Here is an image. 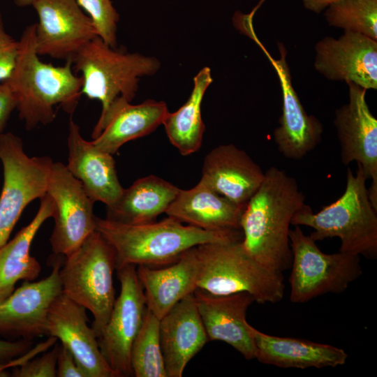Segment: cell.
<instances>
[{"label": "cell", "instance_id": "6da1fadb", "mask_svg": "<svg viewBox=\"0 0 377 377\" xmlns=\"http://www.w3.org/2000/svg\"><path fill=\"white\" fill-rule=\"evenodd\" d=\"M296 179L271 166L246 203L240 219L243 250L263 266L279 272L291 265L289 232L294 215L305 207Z\"/></svg>", "mask_w": 377, "mask_h": 377}, {"label": "cell", "instance_id": "7a4b0ae2", "mask_svg": "<svg viewBox=\"0 0 377 377\" xmlns=\"http://www.w3.org/2000/svg\"><path fill=\"white\" fill-rule=\"evenodd\" d=\"M96 230L112 245L117 267L128 265L162 267L186 251L207 243L239 242V229L207 230L168 216L160 221L126 224L96 217Z\"/></svg>", "mask_w": 377, "mask_h": 377}, {"label": "cell", "instance_id": "3957f363", "mask_svg": "<svg viewBox=\"0 0 377 377\" xmlns=\"http://www.w3.org/2000/svg\"><path fill=\"white\" fill-rule=\"evenodd\" d=\"M6 82L15 97L19 117L29 130L52 122L57 105L72 114L82 95V78L74 73L71 61L56 66L39 58L35 24L23 31L15 67Z\"/></svg>", "mask_w": 377, "mask_h": 377}, {"label": "cell", "instance_id": "277c9868", "mask_svg": "<svg viewBox=\"0 0 377 377\" xmlns=\"http://www.w3.org/2000/svg\"><path fill=\"white\" fill-rule=\"evenodd\" d=\"M367 180L359 165L355 174L348 168L341 196L317 213L306 205L294 215L291 225L313 228L310 237L316 242L339 238V251L376 259L377 209L369 200Z\"/></svg>", "mask_w": 377, "mask_h": 377}, {"label": "cell", "instance_id": "5b68a950", "mask_svg": "<svg viewBox=\"0 0 377 377\" xmlns=\"http://www.w3.org/2000/svg\"><path fill=\"white\" fill-rule=\"evenodd\" d=\"M240 242L195 246L199 263L197 289L214 295L246 292L259 304L280 302L285 291L283 273L252 258Z\"/></svg>", "mask_w": 377, "mask_h": 377}, {"label": "cell", "instance_id": "8992f818", "mask_svg": "<svg viewBox=\"0 0 377 377\" xmlns=\"http://www.w3.org/2000/svg\"><path fill=\"white\" fill-rule=\"evenodd\" d=\"M160 67L156 58L112 47L98 36L88 43L73 61V69L81 74L82 94L102 105L100 117L119 97L131 102L140 78L154 75Z\"/></svg>", "mask_w": 377, "mask_h": 377}, {"label": "cell", "instance_id": "52a82bcc", "mask_svg": "<svg viewBox=\"0 0 377 377\" xmlns=\"http://www.w3.org/2000/svg\"><path fill=\"white\" fill-rule=\"evenodd\" d=\"M59 269L62 293L88 309L98 337L107 324L115 302L113 272L116 253L98 231L89 235Z\"/></svg>", "mask_w": 377, "mask_h": 377}, {"label": "cell", "instance_id": "ba28073f", "mask_svg": "<svg viewBox=\"0 0 377 377\" xmlns=\"http://www.w3.org/2000/svg\"><path fill=\"white\" fill-rule=\"evenodd\" d=\"M292 253L290 300L302 304L327 293H341L362 274L359 256L339 251L327 254L300 226L289 232Z\"/></svg>", "mask_w": 377, "mask_h": 377}, {"label": "cell", "instance_id": "9c48e42d", "mask_svg": "<svg viewBox=\"0 0 377 377\" xmlns=\"http://www.w3.org/2000/svg\"><path fill=\"white\" fill-rule=\"evenodd\" d=\"M3 184L0 195V246L5 244L23 210L47 192L53 161L47 156L29 157L20 138L0 133Z\"/></svg>", "mask_w": 377, "mask_h": 377}, {"label": "cell", "instance_id": "30bf717a", "mask_svg": "<svg viewBox=\"0 0 377 377\" xmlns=\"http://www.w3.org/2000/svg\"><path fill=\"white\" fill-rule=\"evenodd\" d=\"M121 290L109 320L97 337L101 352L116 377L133 376L131 350L147 311L136 266L117 269Z\"/></svg>", "mask_w": 377, "mask_h": 377}, {"label": "cell", "instance_id": "8fae6325", "mask_svg": "<svg viewBox=\"0 0 377 377\" xmlns=\"http://www.w3.org/2000/svg\"><path fill=\"white\" fill-rule=\"evenodd\" d=\"M46 193L54 205V226L50 237L52 251L66 257L96 230L95 202L66 165L61 162L52 164Z\"/></svg>", "mask_w": 377, "mask_h": 377}, {"label": "cell", "instance_id": "7c38bea8", "mask_svg": "<svg viewBox=\"0 0 377 377\" xmlns=\"http://www.w3.org/2000/svg\"><path fill=\"white\" fill-rule=\"evenodd\" d=\"M349 101L335 111L334 124L340 145L341 161L356 162L367 179L369 200L377 209V119L367 103L366 89L346 82Z\"/></svg>", "mask_w": 377, "mask_h": 377}, {"label": "cell", "instance_id": "4fadbf2b", "mask_svg": "<svg viewBox=\"0 0 377 377\" xmlns=\"http://www.w3.org/2000/svg\"><path fill=\"white\" fill-rule=\"evenodd\" d=\"M36 50L39 56L71 61L98 36L94 25L76 0H36Z\"/></svg>", "mask_w": 377, "mask_h": 377}, {"label": "cell", "instance_id": "5bb4252c", "mask_svg": "<svg viewBox=\"0 0 377 377\" xmlns=\"http://www.w3.org/2000/svg\"><path fill=\"white\" fill-rule=\"evenodd\" d=\"M60 267L59 258L48 276L35 282L24 281L20 287L0 302V334L29 341L47 335L49 309L62 293Z\"/></svg>", "mask_w": 377, "mask_h": 377}, {"label": "cell", "instance_id": "9a60e30c", "mask_svg": "<svg viewBox=\"0 0 377 377\" xmlns=\"http://www.w3.org/2000/svg\"><path fill=\"white\" fill-rule=\"evenodd\" d=\"M314 67L330 80L377 88V42L362 34L345 31L339 38L325 37L315 46Z\"/></svg>", "mask_w": 377, "mask_h": 377}, {"label": "cell", "instance_id": "2e32d148", "mask_svg": "<svg viewBox=\"0 0 377 377\" xmlns=\"http://www.w3.org/2000/svg\"><path fill=\"white\" fill-rule=\"evenodd\" d=\"M260 46L278 75L282 91V114L273 131V140L284 157L300 160L319 145L323 127L316 117L306 112L293 87L284 46L279 45V59H273Z\"/></svg>", "mask_w": 377, "mask_h": 377}, {"label": "cell", "instance_id": "e0dca14e", "mask_svg": "<svg viewBox=\"0 0 377 377\" xmlns=\"http://www.w3.org/2000/svg\"><path fill=\"white\" fill-rule=\"evenodd\" d=\"M87 321L86 309L61 293L49 309L47 335L60 340L88 377H116Z\"/></svg>", "mask_w": 377, "mask_h": 377}, {"label": "cell", "instance_id": "ac0fdd59", "mask_svg": "<svg viewBox=\"0 0 377 377\" xmlns=\"http://www.w3.org/2000/svg\"><path fill=\"white\" fill-rule=\"evenodd\" d=\"M193 295L209 341L226 342L245 359H255V343L246 318L253 297L246 292L214 295L200 289Z\"/></svg>", "mask_w": 377, "mask_h": 377}, {"label": "cell", "instance_id": "d6986e66", "mask_svg": "<svg viewBox=\"0 0 377 377\" xmlns=\"http://www.w3.org/2000/svg\"><path fill=\"white\" fill-rule=\"evenodd\" d=\"M264 177L265 172L245 151L226 144L205 156L200 180L232 202L245 207Z\"/></svg>", "mask_w": 377, "mask_h": 377}, {"label": "cell", "instance_id": "ffe728a7", "mask_svg": "<svg viewBox=\"0 0 377 377\" xmlns=\"http://www.w3.org/2000/svg\"><path fill=\"white\" fill-rule=\"evenodd\" d=\"M68 164L71 173L82 184L94 201L110 207L121 196V185L112 155L82 137L78 125L71 119L67 138Z\"/></svg>", "mask_w": 377, "mask_h": 377}, {"label": "cell", "instance_id": "44dd1931", "mask_svg": "<svg viewBox=\"0 0 377 377\" xmlns=\"http://www.w3.org/2000/svg\"><path fill=\"white\" fill-rule=\"evenodd\" d=\"M163 101L147 100L133 105L119 97L95 125L93 143L101 150L114 154L125 143L149 135L160 125L168 112Z\"/></svg>", "mask_w": 377, "mask_h": 377}, {"label": "cell", "instance_id": "7402d4cb", "mask_svg": "<svg viewBox=\"0 0 377 377\" xmlns=\"http://www.w3.org/2000/svg\"><path fill=\"white\" fill-rule=\"evenodd\" d=\"M159 332L167 377H181L189 361L209 341L193 293L160 319Z\"/></svg>", "mask_w": 377, "mask_h": 377}, {"label": "cell", "instance_id": "603a6c76", "mask_svg": "<svg viewBox=\"0 0 377 377\" xmlns=\"http://www.w3.org/2000/svg\"><path fill=\"white\" fill-rule=\"evenodd\" d=\"M136 271L147 308L161 319L178 302L197 289L199 263L195 246L164 267L139 265Z\"/></svg>", "mask_w": 377, "mask_h": 377}, {"label": "cell", "instance_id": "cb8c5ba5", "mask_svg": "<svg viewBox=\"0 0 377 377\" xmlns=\"http://www.w3.org/2000/svg\"><path fill=\"white\" fill-rule=\"evenodd\" d=\"M253 338L256 357L260 362L281 368L304 369L336 367L348 357L342 348L329 344L292 337L265 334L249 324Z\"/></svg>", "mask_w": 377, "mask_h": 377}, {"label": "cell", "instance_id": "d4e9b609", "mask_svg": "<svg viewBox=\"0 0 377 377\" xmlns=\"http://www.w3.org/2000/svg\"><path fill=\"white\" fill-rule=\"evenodd\" d=\"M244 209L200 180L191 188L179 189L165 214L204 230H241L240 219Z\"/></svg>", "mask_w": 377, "mask_h": 377}, {"label": "cell", "instance_id": "484cf974", "mask_svg": "<svg viewBox=\"0 0 377 377\" xmlns=\"http://www.w3.org/2000/svg\"><path fill=\"white\" fill-rule=\"evenodd\" d=\"M40 200L39 209L31 221L12 240L0 246V302L14 291L18 281H34L41 271L40 263L30 254V249L40 226L47 219L53 218L54 205L47 193Z\"/></svg>", "mask_w": 377, "mask_h": 377}, {"label": "cell", "instance_id": "4316f807", "mask_svg": "<svg viewBox=\"0 0 377 377\" xmlns=\"http://www.w3.org/2000/svg\"><path fill=\"white\" fill-rule=\"evenodd\" d=\"M180 188L156 175L140 178L124 191L110 207H106L108 220L126 224L154 221L165 213Z\"/></svg>", "mask_w": 377, "mask_h": 377}, {"label": "cell", "instance_id": "83f0119b", "mask_svg": "<svg viewBox=\"0 0 377 377\" xmlns=\"http://www.w3.org/2000/svg\"><path fill=\"white\" fill-rule=\"evenodd\" d=\"M212 81L210 68H202L193 78V87L186 102L177 111L168 112L163 120L162 125L170 143L182 156L191 155L201 147L205 130L202 101Z\"/></svg>", "mask_w": 377, "mask_h": 377}, {"label": "cell", "instance_id": "f1b7e54d", "mask_svg": "<svg viewBox=\"0 0 377 377\" xmlns=\"http://www.w3.org/2000/svg\"><path fill=\"white\" fill-rule=\"evenodd\" d=\"M159 325L160 319L147 308L131 350V364L135 377H167Z\"/></svg>", "mask_w": 377, "mask_h": 377}, {"label": "cell", "instance_id": "f546056e", "mask_svg": "<svg viewBox=\"0 0 377 377\" xmlns=\"http://www.w3.org/2000/svg\"><path fill=\"white\" fill-rule=\"evenodd\" d=\"M325 17L330 26L377 40V0H338Z\"/></svg>", "mask_w": 377, "mask_h": 377}, {"label": "cell", "instance_id": "4dcf8cb0", "mask_svg": "<svg viewBox=\"0 0 377 377\" xmlns=\"http://www.w3.org/2000/svg\"><path fill=\"white\" fill-rule=\"evenodd\" d=\"M88 14L98 36L112 47H117L119 15L110 0H76Z\"/></svg>", "mask_w": 377, "mask_h": 377}, {"label": "cell", "instance_id": "1f68e13d", "mask_svg": "<svg viewBox=\"0 0 377 377\" xmlns=\"http://www.w3.org/2000/svg\"><path fill=\"white\" fill-rule=\"evenodd\" d=\"M59 345L42 356L13 367L14 377H56Z\"/></svg>", "mask_w": 377, "mask_h": 377}, {"label": "cell", "instance_id": "d6a6232c", "mask_svg": "<svg viewBox=\"0 0 377 377\" xmlns=\"http://www.w3.org/2000/svg\"><path fill=\"white\" fill-rule=\"evenodd\" d=\"M18 51L19 40H16L6 32L0 13V82L6 81L10 76Z\"/></svg>", "mask_w": 377, "mask_h": 377}, {"label": "cell", "instance_id": "836d02e7", "mask_svg": "<svg viewBox=\"0 0 377 377\" xmlns=\"http://www.w3.org/2000/svg\"><path fill=\"white\" fill-rule=\"evenodd\" d=\"M57 376L88 377L72 353L61 343L58 347Z\"/></svg>", "mask_w": 377, "mask_h": 377}, {"label": "cell", "instance_id": "e575fe53", "mask_svg": "<svg viewBox=\"0 0 377 377\" xmlns=\"http://www.w3.org/2000/svg\"><path fill=\"white\" fill-rule=\"evenodd\" d=\"M16 107L17 101L8 84L6 81L0 82V133Z\"/></svg>", "mask_w": 377, "mask_h": 377}, {"label": "cell", "instance_id": "d590c367", "mask_svg": "<svg viewBox=\"0 0 377 377\" xmlns=\"http://www.w3.org/2000/svg\"><path fill=\"white\" fill-rule=\"evenodd\" d=\"M31 342L22 339L17 341H9L0 339V361L7 362L29 350Z\"/></svg>", "mask_w": 377, "mask_h": 377}, {"label": "cell", "instance_id": "8d00e7d4", "mask_svg": "<svg viewBox=\"0 0 377 377\" xmlns=\"http://www.w3.org/2000/svg\"><path fill=\"white\" fill-rule=\"evenodd\" d=\"M337 1L338 0H303V3L306 9L319 13Z\"/></svg>", "mask_w": 377, "mask_h": 377}, {"label": "cell", "instance_id": "74e56055", "mask_svg": "<svg viewBox=\"0 0 377 377\" xmlns=\"http://www.w3.org/2000/svg\"><path fill=\"white\" fill-rule=\"evenodd\" d=\"M36 0H14L15 3L20 7L30 6L34 3Z\"/></svg>", "mask_w": 377, "mask_h": 377}, {"label": "cell", "instance_id": "f35d334b", "mask_svg": "<svg viewBox=\"0 0 377 377\" xmlns=\"http://www.w3.org/2000/svg\"><path fill=\"white\" fill-rule=\"evenodd\" d=\"M6 369H7L6 367V362L0 361V377L9 376V374L5 371Z\"/></svg>", "mask_w": 377, "mask_h": 377}]
</instances>
